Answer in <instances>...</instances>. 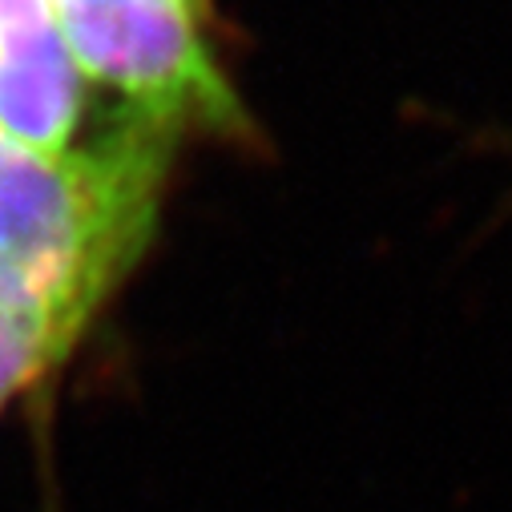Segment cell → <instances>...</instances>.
<instances>
[{
    "label": "cell",
    "mask_w": 512,
    "mask_h": 512,
    "mask_svg": "<svg viewBox=\"0 0 512 512\" xmlns=\"http://www.w3.org/2000/svg\"><path fill=\"white\" fill-rule=\"evenodd\" d=\"M174 142L109 117L65 154L0 130V315L57 371L121 291L162 222Z\"/></svg>",
    "instance_id": "obj_1"
},
{
    "label": "cell",
    "mask_w": 512,
    "mask_h": 512,
    "mask_svg": "<svg viewBox=\"0 0 512 512\" xmlns=\"http://www.w3.org/2000/svg\"><path fill=\"white\" fill-rule=\"evenodd\" d=\"M61 41L113 117L150 134L242 142L250 117L218 61L206 0H53Z\"/></svg>",
    "instance_id": "obj_2"
},
{
    "label": "cell",
    "mask_w": 512,
    "mask_h": 512,
    "mask_svg": "<svg viewBox=\"0 0 512 512\" xmlns=\"http://www.w3.org/2000/svg\"><path fill=\"white\" fill-rule=\"evenodd\" d=\"M93 89L73 65L53 0H0V130L65 154L85 142Z\"/></svg>",
    "instance_id": "obj_3"
},
{
    "label": "cell",
    "mask_w": 512,
    "mask_h": 512,
    "mask_svg": "<svg viewBox=\"0 0 512 512\" xmlns=\"http://www.w3.org/2000/svg\"><path fill=\"white\" fill-rule=\"evenodd\" d=\"M49 375H53V367L41 355V347L13 319L0 315V412H5L21 392L45 383Z\"/></svg>",
    "instance_id": "obj_4"
}]
</instances>
